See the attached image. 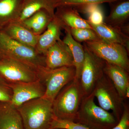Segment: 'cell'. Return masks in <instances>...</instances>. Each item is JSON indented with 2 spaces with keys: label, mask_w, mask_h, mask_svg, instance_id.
<instances>
[{
  "label": "cell",
  "mask_w": 129,
  "mask_h": 129,
  "mask_svg": "<svg viewBox=\"0 0 129 129\" xmlns=\"http://www.w3.org/2000/svg\"><path fill=\"white\" fill-rule=\"evenodd\" d=\"M0 77L9 84L39 79L38 70L21 61L1 55Z\"/></svg>",
  "instance_id": "cell-8"
},
{
  "label": "cell",
  "mask_w": 129,
  "mask_h": 129,
  "mask_svg": "<svg viewBox=\"0 0 129 129\" xmlns=\"http://www.w3.org/2000/svg\"><path fill=\"white\" fill-rule=\"evenodd\" d=\"M12 91L10 103L16 108L32 99L43 97L45 86L40 80L29 82L9 83Z\"/></svg>",
  "instance_id": "cell-10"
},
{
  "label": "cell",
  "mask_w": 129,
  "mask_h": 129,
  "mask_svg": "<svg viewBox=\"0 0 129 129\" xmlns=\"http://www.w3.org/2000/svg\"><path fill=\"white\" fill-rule=\"evenodd\" d=\"M84 97L79 81L74 79L60 91L53 101L55 117L74 121Z\"/></svg>",
  "instance_id": "cell-3"
},
{
  "label": "cell",
  "mask_w": 129,
  "mask_h": 129,
  "mask_svg": "<svg viewBox=\"0 0 129 129\" xmlns=\"http://www.w3.org/2000/svg\"><path fill=\"white\" fill-rule=\"evenodd\" d=\"M24 0H0V30L20 15Z\"/></svg>",
  "instance_id": "cell-18"
},
{
  "label": "cell",
  "mask_w": 129,
  "mask_h": 129,
  "mask_svg": "<svg viewBox=\"0 0 129 129\" xmlns=\"http://www.w3.org/2000/svg\"><path fill=\"white\" fill-rule=\"evenodd\" d=\"M84 43L98 57L106 62L122 67L129 72V52L122 45L102 41Z\"/></svg>",
  "instance_id": "cell-9"
},
{
  "label": "cell",
  "mask_w": 129,
  "mask_h": 129,
  "mask_svg": "<svg viewBox=\"0 0 129 129\" xmlns=\"http://www.w3.org/2000/svg\"><path fill=\"white\" fill-rule=\"evenodd\" d=\"M65 35L62 40L69 47L74 59V65L75 69L74 79L78 80L85 58V51L84 46L74 39L72 37L69 28L63 27Z\"/></svg>",
  "instance_id": "cell-20"
},
{
  "label": "cell",
  "mask_w": 129,
  "mask_h": 129,
  "mask_svg": "<svg viewBox=\"0 0 129 129\" xmlns=\"http://www.w3.org/2000/svg\"><path fill=\"white\" fill-rule=\"evenodd\" d=\"M0 103H1V102H0Z\"/></svg>",
  "instance_id": "cell-29"
},
{
  "label": "cell",
  "mask_w": 129,
  "mask_h": 129,
  "mask_svg": "<svg viewBox=\"0 0 129 129\" xmlns=\"http://www.w3.org/2000/svg\"><path fill=\"white\" fill-rule=\"evenodd\" d=\"M98 100L99 106L106 111H111L115 118L119 120L125 104L112 82L106 75L95 85L92 92Z\"/></svg>",
  "instance_id": "cell-6"
},
{
  "label": "cell",
  "mask_w": 129,
  "mask_h": 129,
  "mask_svg": "<svg viewBox=\"0 0 129 129\" xmlns=\"http://www.w3.org/2000/svg\"><path fill=\"white\" fill-rule=\"evenodd\" d=\"M70 29L72 37L78 42L102 41L92 28H78Z\"/></svg>",
  "instance_id": "cell-24"
},
{
  "label": "cell",
  "mask_w": 129,
  "mask_h": 129,
  "mask_svg": "<svg viewBox=\"0 0 129 129\" xmlns=\"http://www.w3.org/2000/svg\"><path fill=\"white\" fill-rule=\"evenodd\" d=\"M17 109L24 129H51L55 117L52 102L43 97L30 100Z\"/></svg>",
  "instance_id": "cell-1"
},
{
  "label": "cell",
  "mask_w": 129,
  "mask_h": 129,
  "mask_svg": "<svg viewBox=\"0 0 129 129\" xmlns=\"http://www.w3.org/2000/svg\"><path fill=\"white\" fill-rule=\"evenodd\" d=\"M117 2L111 8L109 15L104 19V22L120 29L129 24V1L121 0Z\"/></svg>",
  "instance_id": "cell-19"
},
{
  "label": "cell",
  "mask_w": 129,
  "mask_h": 129,
  "mask_svg": "<svg viewBox=\"0 0 129 129\" xmlns=\"http://www.w3.org/2000/svg\"><path fill=\"white\" fill-rule=\"evenodd\" d=\"M62 25L55 16L48 24L46 30L40 35L35 49L38 53L45 56L48 49L61 40Z\"/></svg>",
  "instance_id": "cell-13"
},
{
  "label": "cell",
  "mask_w": 129,
  "mask_h": 129,
  "mask_svg": "<svg viewBox=\"0 0 129 129\" xmlns=\"http://www.w3.org/2000/svg\"><path fill=\"white\" fill-rule=\"evenodd\" d=\"M56 9L55 16L61 24L62 28H92L88 20L82 18L75 8L71 7L60 6Z\"/></svg>",
  "instance_id": "cell-14"
},
{
  "label": "cell",
  "mask_w": 129,
  "mask_h": 129,
  "mask_svg": "<svg viewBox=\"0 0 129 129\" xmlns=\"http://www.w3.org/2000/svg\"><path fill=\"white\" fill-rule=\"evenodd\" d=\"M0 129H24L20 114L10 103H0Z\"/></svg>",
  "instance_id": "cell-17"
},
{
  "label": "cell",
  "mask_w": 129,
  "mask_h": 129,
  "mask_svg": "<svg viewBox=\"0 0 129 129\" xmlns=\"http://www.w3.org/2000/svg\"><path fill=\"white\" fill-rule=\"evenodd\" d=\"M100 4L87 5L75 8L88 16V21L92 23L99 24L104 22V16L103 11Z\"/></svg>",
  "instance_id": "cell-23"
},
{
  "label": "cell",
  "mask_w": 129,
  "mask_h": 129,
  "mask_svg": "<svg viewBox=\"0 0 129 129\" xmlns=\"http://www.w3.org/2000/svg\"><path fill=\"white\" fill-rule=\"evenodd\" d=\"M85 58L79 82L84 96L90 94L98 81L104 75L106 61L91 51L83 44Z\"/></svg>",
  "instance_id": "cell-7"
},
{
  "label": "cell",
  "mask_w": 129,
  "mask_h": 129,
  "mask_svg": "<svg viewBox=\"0 0 129 129\" xmlns=\"http://www.w3.org/2000/svg\"><path fill=\"white\" fill-rule=\"evenodd\" d=\"M121 0H53L55 8L60 6L71 7L77 8L105 3H113Z\"/></svg>",
  "instance_id": "cell-25"
},
{
  "label": "cell",
  "mask_w": 129,
  "mask_h": 129,
  "mask_svg": "<svg viewBox=\"0 0 129 129\" xmlns=\"http://www.w3.org/2000/svg\"><path fill=\"white\" fill-rule=\"evenodd\" d=\"M39 78L45 86L44 98L53 102L54 99L63 88L74 79V66H68L49 69L46 67L38 70Z\"/></svg>",
  "instance_id": "cell-5"
},
{
  "label": "cell",
  "mask_w": 129,
  "mask_h": 129,
  "mask_svg": "<svg viewBox=\"0 0 129 129\" xmlns=\"http://www.w3.org/2000/svg\"><path fill=\"white\" fill-rule=\"evenodd\" d=\"M92 92L84 97L75 120L92 129H112L117 123V119L110 113L98 106Z\"/></svg>",
  "instance_id": "cell-2"
},
{
  "label": "cell",
  "mask_w": 129,
  "mask_h": 129,
  "mask_svg": "<svg viewBox=\"0 0 129 129\" xmlns=\"http://www.w3.org/2000/svg\"><path fill=\"white\" fill-rule=\"evenodd\" d=\"M0 55L21 61L37 70L46 67L45 56L34 48L13 39L1 30Z\"/></svg>",
  "instance_id": "cell-4"
},
{
  "label": "cell",
  "mask_w": 129,
  "mask_h": 129,
  "mask_svg": "<svg viewBox=\"0 0 129 129\" xmlns=\"http://www.w3.org/2000/svg\"><path fill=\"white\" fill-rule=\"evenodd\" d=\"M129 108L127 104L125 103L123 113L118 123L112 129H129Z\"/></svg>",
  "instance_id": "cell-28"
},
{
  "label": "cell",
  "mask_w": 129,
  "mask_h": 129,
  "mask_svg": "<svg viewBox=\"0 0 129 129\" xmlns=\"http://www.w3.org/2000/svg\"><path fill=\"white\" fill-rule=\"evenodd\" d=\"M51 129H92L74 121L60 119L55 117L51 124Z\"/></svg>",
  "instance_id": "cell-26"
},
{
  "label": "cell",
  "mask_w": 129,
  "mask_h": 129,
  "mask_svg": "<svg viewBox=\"0 0 129 129\" xmlns=\"http://www.w3.org/2000/svg\"><path fill=\"white\" fill-rule=\"evenodd\" d=\"M12 96V91L9 83L0 77V102L10 103Z\"/></svg>",
  "instance_id": "cell-27"
},
{
  "label": "cell",
  "mask_w": 129,
  "mask_h": 129,
  "mask_svg": "<svg viewBox=\"0 0 129 129\" xmlns=\"http://www.w3.org/2000/svg\"><path fill=\"white\" fill-rule=\"evenodd\" d=\"M45 56L46 67L49 69L74 66L71 50L61 39L48 49Z\"/></svg>",
  "instance_id": "cell-11"
},
{
  "label": "cell",
  "mask_w": 129,
  "mask_h": 129,
  "mask_svg": "<svg viewBox=\"0 0 129 129\" xmlns=\"http://www.w3.org/2000/svg\"><path fill=\"white\" fill-rule=\"evenodd\" d=\"M42 9L55 15V8L53 0H24L20 15L14 22H21Z\"/></svg>",
  "instance_id": "cell-22"
},
{
  "label": "cell",
  "mask_w": 129,
  "mask_h": 129,
  "mask_svg": "<svg viewBox=\"0 0 129 129\" xmlns=\"http://www.w3.org/2000/svg\"><path fill=\"white\" fill-rule=\"evenodd\" d=\"M88 21L92 29L102 41L120 44L124 46L129 52V36L122 32L120 28L108 25L104 22L94 24Z\"/></svg>",
  "instance_id": "cell-12"
},
{
  "label": "cell",
  "mask_w": 129,
  "mask_h": 129,
  "mask_svg": "<svg viewBox=\"0 0 129 129\" xmlns=\"http://www.w3.org/2000/svg\"><path fill=\"white\" fill-rule=\"evenodd\" d=\"M1 30L13 39L34 49L40 36L35 34L17 22L8 24Z\"/></svg>",
  "instance_id": "cell-15"
},
{
  "label": "cell",
  "mask_w": 129,
  "mask_h": 129,
  "mask_svg": "<svg viewBox=\"0 0 129 129\" xmlns=\"http://www.w3.org/2000/svg\"><path fill=\"white\" fill-rule=\"evenodd\" d=\"M54 16L47 10L42 9L20 23L35 34L40 35L46 30Z\"/></svg>",
  "instance_id": "cell-21"
},
{
  "label": "cell",
  "mask_w": 129,
  "mask_h": 129,
  "mask_svg": "<svg viewBox=\"0 0 129 129\" xmlns=\"http://www.w3.org/2000/svg\"><path fill=\"white\" fill-rule=\"evenodd\" d=\"M104 73L112 82L120 96L124 100L129 86V72L118 65L106 62Z\"/></svg>",
  "instance_id": "cell-16"
}]
</instances>
